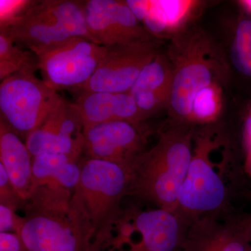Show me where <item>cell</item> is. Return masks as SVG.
I'll return each mask as SVG.
<instances>
[{"instance_id":"4fadbf2b","label":"cell","mask_w":251,"mask_h":251,"mask_svg":"<svg viewBox=\"0 0 251 251\" xmlns=\"http://www.w3.org/2000/svg\"><path fill=\"white\" fill-rule=\"evenodd\" d=\"M120 226L115 242L121 244L128 236L138 233L139 242L136 251H176L182 248L184 239L179 221L172 211L164 209L143 211L129 221H117Z\"/></svg>"},{"instance_id":"ba28073f","label":"cell","mask_w":251,"mask_h":251,"mask_svg":"<svg viewBox=\"0 0 251 251\" xmlns=\"http://www.w3.org/2000/svg\"><path fill=\"white\" fill-rule=\"evenodd\" d=\"M158 50L156 39L109 46L81 92L128 93L144 68L159 53Z\"/></svg>"},{"instance_id":"ffe728a7","label":"cell","mask_w":251,"mask_h":251,"mask_svg":"<svg viewBox=\"0 0 251 251\" xmlns=\"http://www.w3.org/2000/svg\"><path fill=\"white\" fill-rule=\"evenodd\" d=\"M37 57L30 50H24L11 37L0 33V79L22 71L35 72Z\"/></svg>"},{"instance_id":"277c9868","label":"cell","mask_w":251,"mask_h":251,"mask_svg":"<svg viewBox=\"0 0 251 251\" xmlns=\"http://www.w3.org/2000/svg\"><path fill=\"white\" fill-rule=\"evenodd\" d=\"M192 156L191 135L183 130L166 132L154 148L135 160L130 169L129 188L162 209L173 211L178 206Z\"/></svg>"},{"instance_id":"6da1fadb","label":"cell","mask_w":251,"mask_h":251,"mask_svg":"<svg viewBox=\"0 0 251 251\" xmlns=\"http://www.w3.org/2000/svg\"><path fill=\"white\" fill-rule=\"evenodd\" d=\"M73 194L49 186L34 190L16 232L28 251H99Z\"/></svg>"},{"instance_id":"e0dca14e","label":"cell","mask_w":251,"mask_h":251,"mask_svg":"<svg viewBox=\"0 0 251 251\" xmlns=\"http://www.w3.org/2000/svg\"><path fill=\"white\" fill-rule=\"evenodd\" d=\"M202 5L201 1L193 0L151 1L148 14L141 23L154 38L176 37L199 14Z\"/></svg>"},{"instance_id":"5bb4252c","label":"cell","mask_w":251,"mask_h":251,"mask_svg":"<svg viewBox=\"0 0 251 251\" xmlns=\"http://www.w3.org/2000/svg\"><path fill=\"white\" fill-rule=\"evenodd\" d=\"M173 74L174 67L169 56L160 53L140 73L128 93L144 120L168 108Z\"/></svg>"},{"instance_id":"9a60e30c","label":"cell","mask_w":251,"mask_h":251,"mask_svg":"<svg viewBox=\"0 0 251 251\" xmlns=\"http://www.w3.org/2000/svg\"><path fill=\"white\" fill-rule=\"evenodd\" d=\"M85 128L111 122L144 121L129 93L81 92L75 103Z\"/></svg>"},{"instance_id":"30bf717a","label":"cell","mask_w":251,"mask_h":251,"mask_svg":"<svg viewBox=\"0 0 251 251\" xmlns=\"http://www.w3.org/2000/svg\"><path fill=\"white\" fill-rule=\"evenodd\" d=\"M84 1L86 23L95 44L109 47L154 40L135 17L126 1Z\"/></svg>"},{"instance_id":"44dd1931","label":"cell","mask_w":251,"mask_h":251,"mask_svg":"<svg viewBox=\"0 0 251 251\" xmlns=\"http://www.w3.org/2000/svg\"><path fill=\"white\" fill-rule=\"evenodd\" d=\"M221 82H216L204 87L193 100L189 121L210 123L217 119L223 106Z\"/></svg>"},{"instance_id":"7c38bea8","label":"cell","mask_w":251,"mask_h":251,"mask_svg":"<svg viewBox=\"0 0 251 251\" xmlns=\"http://www.w3.org/2000/svg\"><path fill=\"white\" fill-rule=\"evenodd\" d=\"M145 142L140 125L106 122L85 128L84 153L87 158L111 162L130 171L143 153Z\"/></svg>"},{"instance_id":"8fae6325","label":"cell","mask_w":251,"mask_h":251,"mask_svg":"<svg viewBox=\"0 0 251 251\" xmlns=\"http://www.w3.org/2000/svg\"><path fill=\"white\" fill-rule=\"evenodd\" d=\"M212 142L203 138L198 142L187 175L180 190L178 205L193 212L216 210L226 198V186L210 158Z\"/></svg>"},{"instance_id":"d4e9b609","label":"cell","mask_w":251,"mask_h":251,"mask_svg":"<svg viewBox=\"0 0 251 251\" xmlns=\"http://www.w3.org/2000/svg\"><path fill=\"white\" fill-rule=\"evenodd\" d=\"M0 251H28L16 232H0Z\"/></svg>"},{"instance_id":"d6986e66","label":"cell","mask_w":251,"mask_h":251,"mask_svg":"<svg viewBox=\"0 0 251 251\" xmlns=\"http://www.w3.org/2000/svg\"><path fill=\"white\" fill-rule=\"evenodd\" d=\"M183 251H247L244 239L228 228L198 229L184 239Z\"/></svg>"},{"instance_id":"7402d4cb","label":"cell","mask_w":251,"mask_h":251,"mask_svg":"<svg viewBox=\"0 0 251 251\" xmlns=\"http://www.w3.org/2000/svg\"><path fill=\"white\" fill-rule=\"evenodd\" d=\"M231 59L239 72L251 76V19H244L238 23L231 46Z\"/></svg>"},{"instance_id":"484cf974","label":"cell","mask_w":251,"mask_h":251,"mask_svg":"<svg viewBox=\"0 0 251 251\" xmlns=\"http://www.w3.org/2000/svg\"><path fill=\"white\" fill-rule=\"evenodd\" d=\"M239 4L242 5L243 8L251 14V0H244V1H239Z\"/></svg>"},{"instance_id":"52a82bcc","label":"cell","mask_w":251,"mask_h":251,"mask_svg":"<svg viewBox=\"0 0 251 251\" xmlns=\"http://www.w3.org/2000/svg\"><path fill=\"white\" fill-rule=\"evenodd\" d=\"M108 47L75 37L35 52L43 81L52 90L81 92Z\"/></svg>"},{"instance_id":"7a4b0ae2","label":"cell","mask_w":251,"mask_h":251,"mask_svg":"<svg viewBox=\"0 0 251 251\" xmlns=\"http://www.w3.org/2000/svg\"><path fill=\"white\" fill-rule=\"evenodd\" d=\"M72 201L99 251L110 242L120 217V201L129 188L130 171L111 162L87 158Z\"/></svg>"},{"instance_id":"3957f363","label":"cell","mask_w":251,"mask_h":251,"mask_svg":"<svg viewBox=\"0 0 251 251\" xmlns=\"http://www.w3.org/2000/svg\"><path fill=\"white\" fill-rule=\"evenodd\" d=\"M0 33L33 53L72 38L94 42L86 23L85 1L77 0L24 3L16 14L1 21Z\"/></svg>"},{"instance_id":"5b68a950","label":"cell","mask_w":251,"mask_h":251,"mask_svg":"<svg viewBox=\"0 0 251 251\" xmlns=\"http://www.w3.org/2000/svg\"><path fill=\"white\" fill-rule=\"evenodd\" d=\"M168 55L174 74L167 109L172 116L189 121L196 95L211 84L221 82L227 67L214 43L202 31L175 37Z\"/></svg>"},{"instance_id":"cb8c5ba5","label":"cell","mask_w":251,"mask_h":251,"mask_svg":"<svg viewBox=\"0 0 251 251\" xmlns=\"http://www.w3.org/2000/svg\"><path fill=\"white\" fill-rule=\"evenodd\" d=\"M22 218L16 214V209L4 204H0V232H17Z\"/></svg>"},{"instance_id":"603a6c76","label":"cell","mask_w":251,"mask_h":251,"mask_svg":"<svg viewBox=\"0 0 251 251\" xmlns=\"http://www.w3.org/2000/svg\"><path fill=\"white\" fill-rule=\"evenodd\" d=\"M0 204H6L16 209L19 202H22L15 193L12 185L10 181L9 175L2 166L0 164Z\"/></svg>"},{"instance_id":"2e32d148","label":"cell","mask_w":251,"mask_h":251,"mask_svg":"<svg viewBox=\"0 0 251 251\" xmlns=\"http://www.w3.org/2000/svg\"><path fill=\"white\" fill-rule=\"evenodd\" d=\"M0 160L16 196L26 202L34 191L33 157L25 143L1 117Z\"/></svg>"},{"instance_id":"8992f818","label":"cell","mask_w":251,"mask_h":251,"mask_svg":"<svg viewBox=\"0 0 251 251\" xmlns=\"http://www.w3.org/2000/svg\"><path fill=\"white\" fill-rule=\"evenodd\" d=\"M34 73H15L0 85V117L25 141L62 99Z\"/></svg>"},{"instance_id":"ac0fdd59","label":"cell","mask_w":251,"mask_h":251,"mask_svg":"<svg viewBox=\"0 0 251 251\" xmlns=\"http://www.w3.org/2000/svg\"><path fill=\"white\" fill-rule=\"evenodd\" d=\"M77 161L64 154L45 153L34 157V190L46 186L74 193L80 178Z\"/></svg>"},{"instance_id":"4316f807","label":"cell","mask_w":251,"mask_h":251,"mask_svg":"<svg viewBox=\"0 0 251 251\" xmlns=\"http://www.w3.org/2000/svg\"><path fill=\"white\" fill-rule=\"evenodd\" d=\"M247 251H249V250H248Z\"/></svg>"},{"instance_id":"9c48e42d","label":"cell","mask_w":251,"mask_h":251,"mask_svg":"<svg viewBox=\"0 0 251 251\" xmlns=\"http://www.w3.org/2000/svg\"><path fill=\"white\" fill-rule=\"evenodd\" d=\"M25 144L33 158L52 153L78 160L84 153L85 126L75 103L62 98Z\"/></svg>"}]
</instances>
